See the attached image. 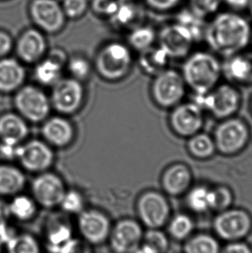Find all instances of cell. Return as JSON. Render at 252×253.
<instances>
[{
    "instance_id": "681fc988",
    "label": "cell",
    "mask_w": 252,
    "mask_h": 253,
    "mask_svg": "<svg viewBox=\"0 0 252 253\" xmlns=\"http://www.w3.org/2000/svg\"><path fill=\"white\" fill-rule=\"evenodd\" d=\"M8 206L4 204V202L0 200V228L7 225V219L9 217Z\"/></svg>"
},
{
    "instance_id": "83f0119b",
    "label": "cell",
    "mask_w": 252,
    "mask_h": 253,
    "mask_svg": "<svg viewBox=\"0 0 252 253\" xmlns=\"http://www.w3.org/2000/svg\"><path fill=\"white\" fill-rule=\"evenodd\" d=\"M187 151L192 158L200 161L211 159L217 152L212 136L201 131L188 138Z\"/></svg>"
},
{
    "instance_id": "ee69618b",
    "label": "cell",
    "mask_w": 252,
    "mask_h": 253,
    "mask_svg": "<svg viewBox=\"0 0 252 253\" xmlns=\"http://www.w3.org/2000/svg\"><path fill=\"white\" fill-rule=\"evenodd\" d=\"M182 0H145L149 8L158 12H167L181 4Z\"/></svg>"
},
{
    "instance_id": "9c48e42d",
    "label": "cell",
    "mask_w": 252,
    "mask_h": 253,
    "mask_svg": "<svg viewBox=\"0 0 252 253\" xmlns=\"http://www.w3.org/2000/svg\"><path fill=\"white\" fill-rule=\"evenodd\" d=\"M204 124V111L193 100L174 106L168 116L172 132L182 138H189L201 131Z\"/></svg>"
},
{
    "instance_id": "7402d4cb",
    "label": "cell",
    "mask_w": 252,
    "mask_h": 253,
    "mask_svg": "<svg viewBox=\"0 0 252 253\" xmlns=\"http://www.w3.org/2000/svg\"><path fill=\"white\" fill-rule=\"evenodd\" d=\"M45 140L55 147H65L75 137V129L71 123L62 117H53L46 120L42 128Z\"/></svg>"
},
{
    "instance_id": "7dc6e473",
    "label": "cell",
    "mask_w": 252,
    "mask_h": 253,
    "mask_svg": "<svg viewBox=\"0 0 252 253\" xmlns=\"http://www.w3.org/2000/svg\"><path fill=\"white\" fill-rule=\"evenodd\" d=\"M13 48V41L10 35L0 31V58L5 57Z\"/></svg>"
},
{
    "instance_id": "f1b7e54d",
    "label": "cell",
    "mask_w": 252,
    "mask_h": 253,
    "mask_svg": "<svg viewBox=\"0 0 252 253\" xmlns=\"http://www.w3.org/2000/svg\"><path fill=\"white\" fill-rule=\"evenodd\" d=\"M171 59L163 48L151 47L145 51L141 52L140 66L144 73L156 76L168 68Z\"/></svg>"
},
{
    "instance_id": "8d00e7d4",
    "label": "cell",
    "mask_w": 252,
    "mask_h": 253,
    "mask_svg": "<svg viewBox=\"0 0 252 253\" xmlns=\"http://www.w3.org/2000/svg\"><path fill=\"white\" fill-rule=\"evenodd\" d=\"M223 0H188V9L197 17L207 20L219 12Z\"/></svg>"
},
{
    "instance_id": "b9f144b4",
    "label": "cell",
    "mask_w": 252,
    "mask_h": 253,
    "mask_svg": "<svg viewBox=\"0 0 252 253\" xmlns=\"http://www.w3.org/2000/svg\"><path fill=\"white\" fill-rule=\"evenodd\" d=\"M68 70L74 79L83 81L90 75L91 67L86 59L82 56H75L68 62Z\"/></svg>"
},
{
    "instance_id": "4dcf8cb0",
    "label": "cell",
    "mask_w": 252,
    "mask_h": 253,
    "mask_svg": "<svg viewBox=\"0 0 252 253\" xmlns=\"http://www.w3.org/2000/svg\"><path fill=\"white\" fill-rule=\"evenodd\" d=\"M62 64L63 62L50 55L36 66L35 78L42 85H55L62 79Z\"/></svg>"
},
{
    "instance_id": "c3c4849f",
    "label": "cell",
    "mask_w": 252,
    "mask_h": 253,
    "mask_svg": "<svg viewBox=\"0 0 252 253\" xmlns=\"http://www.w3.org/2000/svg\"><path fill=\"white\" fill-rule=\"evenodd\" d=\"M250 0H223V3L228 6L232 11H240L246 10Z\"/></svg>"
},
{
    "instance_id": "6da1fadb",
    "label": "cell",
    "mask_w": 252,
    "mask_h": 253,
    "mask_svg": "<svg viewBox=\"0 0 252 253\" xmlns=\"http://www.w3.org/2000/svg\"><path fill=\"white\" fill-rule=\"evenodd\" d=\"M252 29L238 12L219 11L208 23L204 40L212 51L226 58L244 52L251 44Z\"/></svg>"
},
{
    "instance_id": "f5cc1de1",
    "label": "cell",
    "mask_w": 252,
    "mask_h": 253,
    "mask_svg": "<svg viewBox=\"0 0 252 253\" xmlns=\"http://www.w3.org/2000/svg\"><path fill=\"white\" fill-rule=\"evenodd\" d=\"M120 1H126L127 2V1H135V0H120Z\"/></svg>"
},
{
    "instance_id": "d4e9b609",
    "label": "cell",
    "mask_w": 252,
    "mask_h": 253,
    "mask_svg": "<svg viewBox=\"0 0 252 253\" xmlns=\"http://www.w3.org/2000/svg\"><path fill=\"white\" fill-rule=\"evenodd\" d=\"M25 70L15 59L0 58V92L18 90L25 80Z\"/></svg>"
},
{
    "instance_id": "d6a6232c",
    "label": "cell",
    "mask_w": 252,
    "mask_h": 253,
    "mask_svg": "<svg viewBox=\"0 0 252 253\" xmlns=\"http://www.w3.org/2000/svg\"><path fill=\"white\" fill-rule=\"evenodd\" d=\"M141 16V10L134 1H120L116 13L111 19L119 27H131L139 21Z\"/></svg>"
},
{
    "instance_id": "74e56055",
    "label": "cell",
    "mask_w": 252,
    "mask_h": 253,
    "mask_svg": "<svg viewBox=\"0 0 252 253\" xmlns=\"http://www.w3.org/2000/svg\"><path fill=\"white\" fill-rule=\"evenodd\" d=\"M143 242L154 247L159 253H168L170 248V239L162 229H148L144 232Z\"/></svg>"
},
{
    "instance_id": "52a82bcc",
    "label": "cell",
    "mask_w": 252,
    "mask_h": 253,
    "mask_svg": "<svg viewBox=\"0 0 252 253\" xmlns=\"http://www.w3.org/2000/svg\"><path fill=\"white\" fill-rule=\"evenodd\" d=\"M213 234L225 242L246 240L252 232V215L246 209L230 208L216 212Z\"/></svg>"
},
{
    "instance_id": "11a10c76",
    "label": "cell",
    "mask_w": 252,
    "mask_h": 253,
    "mask_svg": "<svg viewBox=\"0 0 252 253\" xmlns=\"http://www.w3.org/2000/svg\"><path fill=\"white\" fill-rule=\"evenodd\" d=\"M251 43H252V39H251Z\"/></svg>"
},
{
    "instance_id": "8992f818",
    "label": "cell",
    "mask_w": 252,
    "mask_h": 253,
    "mask_svg": "<svg viewBox=\"0 0 252 253\" xmlns=\"http://www.w3.org/2000/svg\"><path fill=\"white\" fill-rule=\"evenodd\" d=\"M95 65L103 79L111 82L123 79L132 66L130 49L121 42H110L99 50L96 57Z\"/></svg>"
},
{
    "instance_id": "30bf717a",
    "label": "cell",
    "mask_w": 252,
    "mask_h": 253,
    "mask_svg": "<svg viewBox=\"0 0 252 253\" xmlns=\"http://www.w3.org/2000/svg\"><path fill=\"white\" fill-rule=\"evenodd\" d=\"M19 115L31 122H41L48 117L51 108L50 99L43 91L34 85H26L17 90L14 99Z\"/></svg>"
},
{
    "instance_id": "f907efd6",
    "label": "cell",
    "mask_w": 252,
    "mask_h": 253,
    "mask_svg": "<svg viewBox=\"0 0 252 253\" xmlns=\"http://www.w3.org/2000/svg\"><path fill=\"white\" fill-rule=\"evenodd\" d=\"M132 253H159L154 247H151L148 244L142 242L139 247L136 248Z\"/></svg>"
},
{
    "instance_id": "ab89813d",
    "label": "cell",
    "mask_w": 252,
    "mask_h": 253,
    "mask_svg": "<svg viewBox=\"0 0 252 253\" xmlns=\"http://www.w3.org/2000/svg\"><path fill=\"white\" fill-rule=\"evenodd\" d=\"M59 206L68 213H81L84 209V200L78 191L69 190L65 192Z\"/></svg>"
},
{
    "instance_id": "1f68e13d",
    "label": "cell",
    "mask_w": 252,
    "mask_h": 253,
    "mask_svg": "<svg viewBox=\"0 0 252 253\" xmlns=\"http://www.w3.org/2000/svg\"><path fill=\"white\" fill-rule=\"evenodd\" d=\"M157 39V32L153 28L148 25H138L132 28L128 36L129 46L140 53L153 47Z\"/></svg>"
},
{
    "instance_id": "5b68a950",
    "label": "cell",
    "mask_w": 252,
    "mask_h": 253,
    "mask_svg": "<svg viewBox=\"0 0 252 253\" xmlns=\"http://www.w3.org/2000/svg\"><path fill=\"white\" fill-rule=\"evenodd\" d=\"M187 90L181 73L168 68L154 76L150 85V95L159 108L171 110L183 102Z\"/></svg>"
},
{
    "instance_id": "603a6c76",
    "label": "cell",
    "mask_w": 252,
    "mask_h": 253,
    "mask_svg": "<svg viewBox=\"0 0 252 253\" xmlns=\"http://www.w3.org/2000/svg\"><path fill=\"white\" fill-rule=\"evenodd\" d=\"M187 209L194 214L213 212V190L207 184L193 185L184 195Z\"/></svg>"
},
{
    "instance_id": "db71d44e",
    "label": "cell",
    "mask_w": 252,
    "mask_h": 253,
    "mask_svg": "<svg viewBox=\"0 0 252 253\" xmlns=\"http://www.w3.org/2000/svg\"><path fill=\"white\" fill-rule=\"evenodd\" d=\"M0 253H2V249H1V243H0Z\"/></svg>"
},
{
    "instance_id": "2e32d148",
    "label": "cell",
    "mask_w": 252,
    "mask_h": 253,
    "mask_svg": "<svg viewBox=\"0 0 252 253\" xmlns=\"http://www.w3.org/2000/svg\"><path fill=\"white\" fill-rule=\"evenodd\" d=\"M31 189L36 202L44 208L60 205L66 192L62 178L48 172H44L35 178Z\"/></svg>"
},
{
    "instance_id": "9f6ffc18",
    "label": "cell",
    "mask_w": 252,
    "mask_h": 253,
    "mask_svg": "<svg viewBox=\"0 0 252 253\" xmlns=\"http://www.w3.org/2000/svg\"></svg>"
},
{
    "instance_id": "ac0fdd59",
    "label": "cell",
    "mask_w": 252,
    "mask_h": 253,
    "mask_svg": "<svg viewBox=\"0 0 252 253\" xmlns=\"http://www.w3.org/2000/svg\"><path fill=\"white\" fill-rule=\"evenodd\" d=\"M78 227L81 234L89 243H102L111 233L109 219L97 210L82 211L79 216Z\"/></svg>"
},
{
    "instance_id": "ba28073f",
    "label": "cell",
    "mask_w": 252,
    "mask_h": 253,
    "mask_svg": "<svg viewBox=\"0 0 252 253\" xmlns=\"http://www.w3.org/2000/svg\"><path fill=\"white\" fill-rule=\"evenodd\" d=\"M136 213L148 229H162L172 215L170 202L164 192L147 190L137 199Z\"/></svg>"
},
{
    "instance_id": "f35d334b",
    "label": "cell",
    "mask_w": 252,
    "mask_h": 253,
    "mask_svg": "<svg viewBox=\"0 0 252 253\" xmlns=\"http://www.w3.org/2000/svg\"><path fill=\"white\" fill-rule=\"evenodd\" d=\"M213 190V212H221L232 208L234 202V194L226 185H217Z\"/></svg>"
},
{
    "instance_id": "7c38bea8",
    "label": "cell",
    "mask_w": 252,
    "mask_h": 253,
    "mask_svg": "<svg viewBox=\"0 0 252 253\" xmlns=\"http://www.w3.org/2000/svg\"><path fill=\"white\" fill-rule=\"evenodd\" d=\"M30 15L38 30L55 34L63 30L67 17L57 0H32Z\"/></svg>"
},
{
    "instance_id": "e0dca14e",
    "label": "cell",
    "mask_w": 252,
    "mask_h": 253,
    "mask_svg": "<svg viewBox=\"0 0 252 253\" xmlns=\"http://www.w3.org/2000/svg\"><path fill=\"white\" fill-rule=\"evenodd\" d=\"M194 176L190 168L183 163H174L164 169L161 176V187L167 196H184L193 186Z\"/></svg>"
},
{
    "instance_id": "5bb4252c",
    "label": "cell",
    "mask_w": 252,
    "mask_h": 253,
    "mask_svg": "<svg viewBox=\"0 0 252 253\" xmlns=\"http://www.w3.org/2000/svg\"><path fill=\"white\" fill-rule=\"evenodd\" d=\"M17 159L27 170L44 172L54 164L55 154L47 143L40 140H31L20 144Z\"/></svg>"
},
{
    "instance_id": "bcb514c9",
    "label": "cell",
    "mask_w": 252,
    "mask_h": 253,
    "mask_svg": "<svg viewBox=\"0 0 252 253\" xmlns=\"http://www.w3.org/2000/svg\"><path fill=\"white\" fill-rule=\"evenodd\" d=\"M19 146H20V144L0 142V157L8 159V160L17 159Z\"/></svg>"
},
{
    "instance_id": "816d5d0a",
    "label": "cell",
    "mask_w": 252,
    "mask_h": 253,
    "mask_svg": "<svg viewBox=\"0 0 252 253\" xmlns=\"http://www.w3.org/2000/svg\"><path fill=\"white\" fill-rule=\"evenodd\" d=\"M246 9L248 10L250 15L252 17V0H250L249 3H248V6H247Z\"/></svg>"
},
{
    "instance_id": "7bdbcfd3",
    "label": "cell",
    "mask_w": 252,
    "mask_h": 253,
    "mask_svg": "<svg viewBox=\"0 0 252 253\" xmlns=\"http://www.w3.org/2000/svg\"><path fill=\"white\" fill-rule=\"evenodd\" d=\"M120 3V0H92L91 8L97 16L111 18L116 13Z\"/></svg>"
},
{
    "instance_id": "484cf974",
    "label": "cell",
    "mask_w": 252,
    "mask_h": 253,
    "mask_svg": "<svg viewBox=\"0 0 252 253\" xmlns=\"http://www.w3.org/2000/svg\"><path fill=\"white\" fill-rule=\"evenodd\" d=\"M26 178L19 169L11 165H0V195H15L24 188Z\"/></svg>"
},
{
    "instance_id": "8fae6325",
    "label": "cell",
    "mask_w": 252,
    "mask_h": 253,
    "mask_svg": "<svg viewBox=\"0 0 252 253\" xmlns=\"http://www.w3.org/2000/svg\"><path fill=\"white\" fill-rule=\"evenodd\" d=\"M157 39L158 46L171 60L186 58L195 44L190 31L177 22L165 25L157 35Z\"/></svg>"
},
{
    "instance_id": "d6986e66",
    "label": "cell",
    "mask_w": 252,
    "mask_h": 253,
    "mask_svg": "<svg viewBox=\"0 0 252 253\" xmlns=\"http://www.w3.org/2000/svg\"><path fill=\"white\" fill-rule=\"evenodd\" d=\"M16 51L23 62H38L47 51V40L43 32L34 28L26 30L17 40Z\"/></svg>"
},
{
    "instance_id": "277c9868",
    "label": "cell",
    "mask_w": 252,
    "mask_h": 253,
    "mask_svg": "<svg viewBox=\"0 0 252 253\" xmlns=\"http://www.w3.org/2000/svg\"><path fill=\"white\" fill-rule=\"evenodd\" d=\"M217 152L225 157L241 153L251 138L250 127L245 120L232 117L219 120L212 134Z\"/></svg>"
},
{
    "instance_id": "f546056e",
    "label": "cell",
    "mask_w": 252,
    "mask_h": 253,
    "mask_svg": "<svg viewBox=\"0 0 252 253\" xmlns=\"http://www.w3.org/2000/svg\"><path fill=\"white\" fill-rule=\"evenodd\" d=\"M220 240L214 234L208 233H194L186 240L183 253H220Z\"/></svg>"
},
{
    "instance_id": "cb8c5ba5",
    "label": "cell",
    "mask_w": 252,
    "mask_h": 253,
    "mask_svg": "<svg viewBox=\"0 0 252 253\" xmlns=\"http://www.w3.org/2000/svg\"><path fill=\"white\" fill-rule=\"evenodd\" d=\"M28 132L26 121L20 115L6 113L0 117V142L20 144Z\"/></svg>"
},
{
    "instance_id": "e575fe53",
    "label": "cell",
    "mask_w": 252,
    "mask_h": 253,
    "mask_svg": "<svg viewBox=\"0 0 252 253\" xmlns=\"http://www.w3.org/2000/svg\"><path fill=\"white\" fill-rule=\"evenodd\" d=\"M177 23L182 24L190 31L195 43L201 40H204L208 23H206L204 19L194 15L188 8H187V10H182L179 14Z\"/></svg>"
},
{
    "instance_id": "ffe728a7",
    "label": "cell",
    "mask_w": 252,
    "mask_h": 253,
    "mask_svg": "<svg viewBox=\"0 0 252 253\" xmlns=\"http://www.w3.org/2000/svg\"><path fill=\"white\" fill-rule=\"evenodd\" d=\"M47 248L49 253H89L76 240L71 227L67 224H55L47 233Z\"/></svg>"
},
{
    "instance_id": "f6af8a7d",
    "label": "cell",
    "mask_w": 252,
    "mask_h": 253,
    "mask_svg": "<svg viewBox=\"0 0 252 253\" xmlns=\"http://www.w3.org/2000/svg\"><path fill=\"white\" fill-rule=\"evenodd\" d=\"M220 253H252V247L245 240L232 241L222 247Z\"/></svg>"
},
{
    "instance_id": "44dd1931",
    "label": "cell",
    "mask_w": 252,
    "mask_h": 253,
    "mask_svg": "<svg viewBox=\"0 0 252 253\" xmlns=\"http://www.w3.org/2000/svg\"><path fill=\"white\" fill-rule=\"evenodd\" d=\"M222 75L233 85H252V55L241 52L226 57Z\"/></svg>"
},
{
    "instance_id": "4fadbf2b",
    "label": "cell",
    "mask_w": 252,
    "mask_h": 253,
    "mask_svg": "<svg viewBox=\"0 0 252 253\" xmlns=\"http://www.w3.org/2000/svg\"><path fill=\"white\" fill-rule=\"evenodd\" d=\"M52 91L50 103L59 113L73 114L77 112L83 103L84 89L80 81L61 79Z\"/></svg>"
},
{
    "instance_id": "4316f807",
    "label": "cell",
    "mask_w": 252,
    "mask_h": 253,
    "mask_svg": "<svg viewBox=\"0 0 252 253\" xmlns=\"http://www.w3.org/2000/svg\"><path fill=\"white\" fill-rule=\"evenodd\" d=\"M166 226L169 239L178 242H185L195 231L194 219L187 212H178L171 215Z\"/></svg>"
},
{
    "instance_id": "60d3db41",
    "label": "cell",
    "mask_w": 252,
    "mask_h": 253,
    "mask_svg": "<svg viewBox=\"0 0 252 253\" xmlns=\"http://www.w3.org/2000/svg\"><path fill=\"white\" fill-rule=\"evenodd\" d=\"M62 10L69 19H78L85 15L88 9V0H62Z\"/></svg>"
},
{
    "instance_id": "7a4b0ae2",
    "label": "cell",
    "mask_w": 252,
    "mask_h": 253,
    "mask_svg": "<svg viewBox=\"0 0 252 253\" xmlns=\"http://www.w3.org/2000/svg\"><path fill=\"white\" fill-rule=\"evenodd\" d=\"M181 75L187 87L194 95L205 94L220 83L222 63L214 54L208 51L191 52L185 58Z\"/></svg>"
},
{
    "instance_id": "d590c367",
    "label": "cell",
    "mask_w": 252,
    "mask_h": 253,
    "mask_svg": "<svg viewBox=\"0 0 252 253\" xmlns=\"http://www.w3.org/2000/svg\"><path fill=\"white\" fill-rule=\"evenodd\" d=\"M5 247L7 253H41L38 240L30 234H15Z\"/></svg>"
},
{
    "instance_id": "836d02e7",
    "label": "cell",
    "mask_w": 252,
    "mask_h": 253,
    "mask_svg": "<svg viewBox=\"0 0 252 253\" xmlns=\"http://www.w3.org/2000/svg\"><path fill=\"white\" fill-rule=\"evenodd\" d=\"M8 206L9 214L19 220H28L33 218L37 212V206L33 199L26 195H17Z\"/></svg>"
},
{
    "instance_id": "9a60e30c",
    "label": "cell",
    "mask_w": 252,
    "mask_h": 253,
    "mask_svg": "<svg viewBox=\"0 0 252 253\" xmlns=\"http://www.w3.org/2000/svg\"><path fill=\"white\" fill-rule=\"evenodd\" d=\"M143 235L141 223L135 219H122L111 230V247L116 253H132L143 242Z\"/></svg>"
},
{
    "instance_id": "3957f363",
    "label": "cell",
    "mask_w": 252,
    "mask_h": 253,
    "mask_svg": "<svg viewBox=\"0 0 252 253\" xmlns=\"http://www.w3.org/2000/svg\"><path fill=\"white\" fill-rule=\"evenodd\" d=\"M196 103L205 113L218 120L235 116L242 104V96L239 89L232 83H219L210 92L194 95Z\"/></svg>"
}]
</instances>
